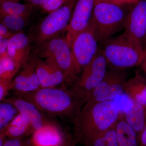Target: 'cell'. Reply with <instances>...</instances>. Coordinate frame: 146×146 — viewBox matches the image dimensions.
Returning a JSON list of instances; mask_svg holds the SVG:
<instances>
[{
	"label": "cell",
	"mask_w": 146,
	"mask_h": 146,
	"mask_svg": "<svg viewBox=\"0 0 146 146\" xmlns=\"http://www.w3.org/2000/svg\"><path fill=\"white\" fill-rule=\"evenodd\" d=\"M131 108L124 112L128 123L136 131L138 139L146 126V108L138 102L130 100Z\"/></svg>",
	"instance_id": "obj_20"
},
{
	"label": "cell",
	"mask_w": 146,
	"mask_h": 146,
	"mask_svg": "<svg viewBox=\"0 0 146 146\" xmlns=\"http://www.w3.org/2000/svg\"><path fill=\"white\" fill-rule=\"evenodd\" d=\"M115 129L119 146H140L138 134L126 121L124 112H120Z\"/></svg>",
	"instance_id": "obj_18"
},
{
	"label": "cell",
	"mask_w": 146,
	"mask_h": 146,
	"mask_svg": "<svg viewBox=\"0 0 146 146\" xmlns=\"http://www.w3.org/2000/svg\"><path fill=\"white\" fill-rule=\"evenodd\" d=\"M77 0H68L63 6L48 13L38 25L31 29L29 35L36 46L58 35L70 23Z\"/></svg>",
	"instance_id": "obj_6"
},
{
	"label": "cell",
	"mask_w": 146,
	"mask_h": 146,
	"mask_svg": "<svg viewBox=\"0 0 146 146\" xmlns=\"http://www.w3.org/2000/svg\"><path fill=\"white\" fill-rule=\"evenodd\" d=\"M1 23L13 32H18L25 27L29 18L24 16L4 14L0 15Z\"/></svg>",
	"instance_id": "obj_25"
},
{
	"label": "cell",
	"mask_w": 146,
	"mask_h": 146,
	"mask_svg": "<svg viewBox=\"0 0 146 146\" xmlns=\"http://www.w3.org/2000/svg\"><path fill=\"white\" fill-rule=\"evenodd\" d=\"M95 23L91 18L88 26L79 33L71 46L76 74L83 70L99 49Z\"/></svg>",
	"instance_id": "obj_7"
},
{
	"label": "cell",
	"mask_w": 146,
	"mask_h": 146,
	"mask_svg": "<svg viewBox=\"0 0 146 146\" xmlns=\"http://www.w3.org/2000/svg\"><path fill=\"white\" fill-rule=\"evenodd\" d=\"M102 50L111 68L126 70L141 65L143 50L125 35L111 37L103 43Z\"/></svg>",
	"instance_id": "obj_4"
},
{
	"label": "cell",
	"mask_w": 146,
	"mask_h": 146,
	"mask_svg": "<svg viewBox=\"0 0 146 146\" xmlns=\"http://www.w3.org/2000/svg\"><path fill=\"white\" fill-rule=\"evenodd\" d=\"M20 114L18 109L10 102L3 101L0 103V132L8 126Z\"/></svg>",
	"instance_id": "obj_23"
},
{
	"label": "cell",
	"mask_w": 146,
	"mask_h": 146,
	"mask_svg": "<svg viewBox=\"0 0 146 146\" xmlns=\"http://www.w3.org/2000/svg\"><path fill=\"white\" fill-rule=\"evenodd\" d=\"M138 1L139 0H112V2L121 5H131Z\"/></svg>",
	"instance_id": "obj_31"
},
{
	"label": "cell",
	"mask_w": 146,
	"mask_h": 146,
	"mask_svg": "<svg viewBox=\"0 0 146 146\" xmlns=\"http://www.w3.org/2000/svg\"><path fill=\"white\" fill-rule=\"evenodd\" d=\"M95 3L99 2L102 1H110L112 2V0H94Z\"/></svg>",
	"instance_id": "obj_37"
},
{
	"label": "cell",
	"mask_w": 146,
	"mask_h": 146,
	"mask_svg": "<svg viewBox=\"0 0 146 146\" xmlns=\"http://www.w3.org/2000/svg\"><path fill=\"white\" fill-rule=\"evenodd\" d=\"M131 5H121L110 1L95 3L92 18L99 42L102 44L124 29Z\"/></svg>",
	"instance_id": "obj_3"
},
{
	"label": "cell",
	"mask_w": 146,
	"mask_h": 146,
	"mask_svg": "<svg viewBox=\"0 0 146 146\" xmlns=\"http://www.w3.org/2000/svg\"><path fill=\"white\" fill-rule=\"evenodd\" d=\"M120 112L113 101L86 102L73 122L75 145H84L104 133L115 124Z\"/></svg>",
	"instance_id": "obj_2"
},
{
	"label": "cell",
	"mask_w": 146,
	"mask_h": 146,
	"mask_svg": "<svg viewBox=\"0 0 146 146\" xmlns=\"http://www.w3.org/2000/svg\"><path fill=\"white\" fill-rule=\"evenodd\" d=\"M123 34L143 50L146 48V0L132 5L128 14Z\"/></svg>",
	"instance_id": "obj_9"
},
{
	"label": "cell",
	"mask_w": 146,
	"mask_h": 146,
	"mask_svg": "<svg viewBox=\"0 0 146 146\" xmlns=\"http://www.w3.org/2000/svg\"><path fill=\"white\" fill-rule=\"evenodd\" d=\"M94 5V0H77L70 21L66 30L65 38L70 47L76 36L89 25Z\"/></svg>",
	"instance_id": "obj_12"
},
{
	"label": "cell",
	"mask_w": 146,
	"mask_h": 146,
	"mask_svg": "<svg viewBox=\"0 0 146 146\" xmlns=\"http://www.w3.org/2000/svg\"><path fill=\"white\" fill-rule=\"evenodd\" d=\"M108 66L102 48H99L93 59L84 68L79 80L76 82L87 97L102 81Z\"/></svg>",
	"instance_id": "obj_10"
},
{
	"label": "cell",
	"mask_w": 146,
	"mask_h": 146,
	"mask_svg": "<svg viewBox=\"0 0 146 146\" xmlns=\"http://www.w3.org/2000/svg\"><path fill=\"white\" fill-rule=\"evenodd\" d=\"M12 80H11L0 79V101H3L8 96Z\"/></svg>",
	"instance_id": "obj_28"
},
{
	"label": "cell",
	"mask_w": 146,
	"mask_h": 146,
	"mask_svg": "<svg viewBox=\"0 0 146 146\" xmlns=\"http://www.w3.org/2000/svg\"><path fill=\"white\" fill-rule=\"evenodd\" d=\"M33 57L42 88H54L61 84L62 86L66 85L64 74L53 63L34 56Z\"/></svg>",
	"instance_id": "obj_14"
},
{
	"label": "cell",
	"mask_w": 146,
	"mask_h": 146,
	"mask_svg": "<svg viewBox=\"0 0 146 146\" xmlns=\"http://www.w3.org/2000/svg\"><path fill=\"white\" fill-rule=\"evenodd\" d=\"M3 101L10 102L15 106L20 113L26 116L35 131L51 122L35 105L28 101L13 96L6 98Z\"/></svg>",
	"instance_id": "obj_15"
},
{
	"label": "cell",
	"mask_w": 146,
	"mask_h": 146,
	"mask_svg": "<svg viewBox=\"0 0 146 146\" xmlns=\"http://www.w3.org/2000/svg\"><path fill=\"white\" fill-rule=\"evenodd\" d=\"M26 1H29V0H26Z\"/></svg>",
	"instance_id": "obj_38"
},
{
	"label": "cell",
	"mask_w": 146,
	"mask_h": 146,
	"mask_svg": "<svg viewBox=\"0 0 146 146\" xmlns=\"http://www.w3.org/2000/svg\"><path fill=\"white\" fill-rule=\"evenodd\" d=\"M84 146H119L117 141L115 124L109 129L86 143Z\"/></svg>",
	"instance_id": "obj_24"
},
{
	"label": "cell",
	"mask_w": 146,
	"mask_h": 146,
	"mask_svg": "<svg viewBox=\"0 0 146 146\" xmlns=\"http://www.w3.org/2000/svg\"><path fill=\"white\" fill-rule=\"evenodd\" d=\"M5 137L0 135V146H4L5 141Z\"/></svg>",
	"instance_id": "obj_35"
},
{
	"label": "cell",
	"mask_w": 146,
	"mask_h": 146,
	"mask_svg": "<svg viewBox=\"0 0 146 146\" xmlns=\"http://www.w3.org/2000/svg\"><path fill=\"white\" fill-rule=\"evenodd\" d=\"M126 70L110 68L99 85L87 96L88 102L113 101L124 93L128 74Z\"/></svg>",
	"instance_id": "obj_8"
},
{
	"label": "cell",
	"mask_w": 146,
	"mask_h": 146,
	"mask_svg": "<svg viewBox=\"0 0 146 146\" xmlns=\"http://www.w3.org/2000/svg\"><path fill=\"white\" fill-rule=\"evenodd\" d=\"M35 131L28 118L23 114L17 116L0 135L5 138H23L31 136Z\"/></svg>",
	"instance_id": "obj_17"
},
{
	"label": "cell",
	"mask_w": 146,
	"mask_h": 146,
	"mask_svg": "<svg viewBox=\"0 0 146 146\" xmlns=\"http://www.w3.org/2000/svg\"><path fill=\"white\" fill-rule=\"evenodd\" d=\"M42 88L36 70L33 57L29 58L12 80L10 91L13 94H26Z\"/></svg>",
	"instance_id": "obj_13"
},
{
	"label": "cell",
	"mask_w": 146,
	"mask_h": 146,
	"mask_svg": "<svg viewBox=\"0 0 146 146\" xmlns=\"http://www.w3.org/2000/svg\"><path fill=\"white\" fill-rule=\"evenodd\" d=\"M9 39H0V56L7 52Z\"/></svg>",
	"instance_id": "obj_30"
},
{
	"label": "cell",
	"mask_w": 146,
	"mask_h": 146,
	"mask_svg": "<svg viewBox=\"0 0 146 146\" xmlns=\"http://www.w3.org/2000/svg\"><path fill=\"white\" fill-rule=\"evenodd\" d=\"M31 42L29 36L21 32L16 33L9 40L7 54L21 67L29 59Z\"/></svg>",
	"instance_id": "obj_16"
},
{
	"label": "cell",
	"mask_w": 146,
	"mask_h": 146,
	"mask_svg": "<svg viewBox=\"0 0 146 146\" xmlns=\"http://www.w3.org/2000/svg\"><path fill=\"white\" fill-rule=\"evenodd\" d=\"M141 65L142 69L146 74V48L144 51L143 59L141 63Z\"/></svg>",
	"instance_id": "obj_34"
},
{
	"label": "cell",
	"mask_w": 146,
	"mask_h": 146,
	"mask_svg": "<svg viewBox=\"0 0 146 146\" xmlns=\"http://www.w3.org/2000/svg\"><path fill=\"white\" fill-rule=\"evenodd\" d=\"M68 0H47L41 7L43 13H49L63 6Z\"/></svg>",
	"instance_id": "obj_26"
},
{
	"label": "cell",
	"mask_w": 146,
	"mask_h": 146,
	"mask_svg": "<svg viewBox=\"0 0 146 146\" xmlns=\"http://www.w3.org/2000/svg\"><path fill=\"white\" fill-rule=\"evenodd\" d=\"M68 86L41 88L34 92L13 96L32 103L43 113L73 122L87 102V98L76 83Z\"/></svg>",
	"instance_id": "obj_1"
},
{
	"label": "cell",
	"mask_w": 146,
	"mask_h": 146,
	"mask_svg": "<svg viewBox=\"0 0 146 146\" xmlns=\"http://www.w3.org/2000/svg\"><path fill=\"white\" fill-rule=\"evenodd\" d=\"M140 146H146V126L139 138Z\"/></svg>",
	"instance_id": "obj_32"
},
{
	"label": "cell",
	"mask_w": 146,
	"mask_h": 146,
	"mask_svg": "<svg viewBox=\"0 0 146 146\" xmlns=\"http://www.w3.org/2000/svg\"><path fill=\"white\" fill-rule=\"evenodd\" d=\"M34 7L30 3L5 2L0 4V15L9 14L30 18Z\"/></svg>",
	"instance_id": "obj_21"
},
{
	"label": "cell",
	"mask_w": 146,
	"mask_h": 146,
	"mask_svg": "<svg viewBox=\"0 0 146 146\" xmlns=\"http://www.w3.org/2000/svg\"><path fill=\"white\" fill-rule=\"evenodd\" d=\"M124 93L129 99L138 102L146 108V77L137 72L126 82Z\"/></svg>",
	"instance_id": "obj_19"
},
{
	"label": "cell",
	"mask_w": 146,
	"mask_h": 146,
	"mask_svg": "<svg viewBox=\"0 0 146 146\" xmlns=\"http://www.w3.org/2000/svg\"><path fill=\"white\" fill-rule=\"evenodd\" d=\"M33 146H75L74 139L56 124L51 122L31 135Z\"/></svg>",
	"instance_id": "obj_11"
},
{
	"label": "cell",
	"mask_w": 146,
	"mask_h": 146,
	"mask_svg": "<svg viewBox=\"0 0 146 146\" xmlns=\"http://www.w3.org/2000/svg\"><path fill=\"white\" fill-rule=\"evenodd\" d=\"M21 0H0V4L2 3L5 2H19Z\"/></svg>",
	"instance_id": "obj_36"
},
{
	"label": "cell",
	"mask_w": 146,
	"mask_h": 146,
	"mask_svg": "<svg viewBox=\"0 0 146 146\" xmlns=\"http://www.w3.org/2000/svg\"><path fill=\"white\" fill-rule=\"evenodd\" d=\"M21 67L6 53L0 56V79L12 80Z\"/></svg>",
	"instance_id": "obj_22"
},
{
	"label": "cell",
	"mask_w": 146,
	"mask_h": 146,
	"mask_svg": "<svg viewBox=\"0 0 146 146\" xmlns=\"http://www.w3.org/2000/svg\"><path fill=\"white\" fill-rule=\"evenodd\" d=\"M46 1L47 0H29V2L34 7H41Z\"/></svg>",
	"instance_id": "obj_33"
},
{
	"label": "cell",
	"mask_w": 146,
	"mask_h": 146,
	"mask_svg": "<svg viewBox=\"0 0 146 146\" xmlns=\"http://www.w3.org/2000/svg\"><path fill=\"white\" fill-rule=\"evenodd\" d=\"M6 138L4 146H33L30 140H27L25 138H8L7 139Z\"/></svg>",
	"instance_id": "obj_27"
},
{
	"label": "cell",
	"mask_w": 146,
	"mask_h": 146,
	"mask_svg": "<svg viewBox=\"0 0 146 146\" xmlns=\"http://www.w3.org/2000/svg\"><path fill=\"white\" fill-rule=\"evenodd\" d=\"M16 33L9 29L3 24H0V39H9Z\"/></svg>",
	"instance_id": "obj_29"
},
{
	"label": "cell",
	"mask_w": 146,
	"mask_h": 146,
	"mask_svg": "<svg viewBox=\"0 0 146 146\" xmlns=\"http://www.w3.org/2000/svg\"><path fill=\"white\" fill-rule=\"evenodd\" d=\"M36 47L34 56L53 63L64 74L66 85H73L77 75L71 47L65 37L58 35Z\"/></svg>",
	"instance_id": "obj_5"
}]
</instances>
